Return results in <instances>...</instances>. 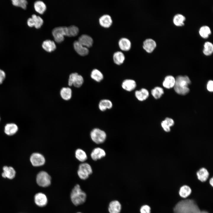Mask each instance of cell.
Returning a JSON list of instances; mask_svg holds the SVG:
<instances>
[{
	"mask_svg": "<svg viewBox=\"0 0 213 213\" xmlns=\"http://www.w3.org/2000/svg\"><path fill=\"white\" fill-rule=\"evenodd\" d=\"M201 211L196 201L189 198L182 199L173 209V213H200Z\"/></svg>",
	"mask_w": 213,
	"mask_h": 213,
	"instance_id": "1",
	"label": "cell"
},
{
	"mask_svg": "<svg viewBox=\"0 0 213 213\" xmlns=\"http://www.w3.org/2000/svg\"><path fill=\"white\" fill-rule=\"evenodd\" d=\"M191 83V80L188 76H179L175 78L174 90L179 94L185 95L189 91L188 86Z\"/></svg>",
	"mask_w": 213,
	"mask_h": 213,
	"instance_id": "2",
	"label": "cell"
},
{
	"mask_svg": "<svg viewBox=\"0 0 213 213\" xmlns=\"http://www.w3.org/2000/svg\"><path fill=\"white\" fill-rule=\"evenodd\" d=\"M71 201L75 206L83 204L86 201L87 196L81 189L79 184H76L72 189L70 195Z\"/></svg>",
	"mask_w": 213,
	"mask_h": 213,
	"instance_id": "3",
	"label": "cell"
},
{
	"mask_svg": "<svg viewBox=\"0 0 213 213\" xmlns=\"http://www.w3.org/2000/svg\"><path fill=\"white\" fill-rule=\"evenodd\" d=\"M90 135L92 141L97 144L104 142L106 138V134L104 130L99 128H94L91 132Z\"/></svg>",
	"mask_w": 213,
	"mask_h": 213,
	"instance_id": "4",
	"label": "cell"
},
{
	"mask_svg": "<svg viewBox=\"0 0 213 213\" xmlns=\"http://www.w3.org/2000/svg\"><path fill=\"white\" fill-rule=\"evenodd\" d=\"M36 182L40 186L42 187H47L51 184V178L47 172L42 171L37 175Z\"/></svg>",
	"mask_w": 213,
	"mask_h": 213,
	"instance_id": "5",
	"label": "cell"
},
{
	"mask_svg": "<svg viewBox=\"0 0 213 213\" xmlns=\"http://www.w3.org/2000/svg\"><path fill=\"white\" fill-rule=\"evenodd\" d=\"M93 172L91 166L87 163H83L79 166L77 174L81 179L85 180L87 179Z\"/></svg>",
	"mask_w": 213,
	"mask_h": 213,
	"instance_id": "6",
	"label": "cell"
},
{
	"mask_svg": "<svg viewBox=\"0 0 213 213\" xmlns=\"http://www.w3.org/2000/svg\"><path fill=\"white\" fill-rule=\"evenodd\" d=\"M67 28L65 26H59L53 30L52 35L56 42L60 43L64 40V36L66 35Z\"/></svg>",
	"mask_w": 213,
	"mask_h": 213,
	"instance_id": "7",
	"label": "cell"
},
{
	"mask_svg": "<svg viewBox=\"0 0 213 213\" xmlns=\"http://www.w3.org/2000/svg\"><path fill=\"white\" fill-rule=\"evenodd\" d=\"M84 82L83 77L77 72L71 73L69 77L68 84L70 86L73 85L76 88H79L83 85Z\"/></svg>",
	"mask_w": 213,
	"mask_h": 213,
	"instance_id": "8",
	"label": "cell"
},
{
	"mask_svg": "<svg viewBox=\"0 0 213 213\" xmlns=\"http://www.w3.org/2000/svg\"><path fill=\"white\" fill-rule=\"evenodd\" d=\"M30 161L32 165L34 167L43 166L45 162L44 156L38 153H33L30 156Z\"/></svg>",
	"mask_w": 213,
	"mask_h": 213,
	"instance_id": "9",
	"label": "cell"
},
{
	"mask_svg": "<svg viewBox=\"0 0 213 213\" xmlns=\"http://www.w3.org/2000/svg\"><path fill=\"white\" fill-rule=\"evenodd\" d=\"M137 86L135 81L131 79H126L124 80L121 84V87L124 90L128 92H131L134 90Z\"/></svg>",
	"mask_w": 213,
	"mask_h": 213,
	"instance_id": "10",
	"label": "cell"
},
{
	"mask_svg": "<svg viewBox=\"0 0 213 213\" xmlns=\"http://www.w3.org/2000/svg\"><path fill=\"white\" fill-rule=\"evenodd\" d=\"M34 202L38 206L43 207L46 206L48 203V199L46 195L41 192L36 193L34 197Z\"/></svg>",
	"mask_w": 213,
	"mask_h": 213,
	"instance_id": "11",
	"label": "cell"
},
{
	"mask_svg": "<svg viewBox=\"0 0 213 213\" xmlns=\"http://www.w3.org/2000/svg\"><path fill=\"white\" fill-rule=\"evenodd\" d=\"M106 155L104 150L100 147H96L93 149L91 154V159L94 161H96L102 159Z\"/></svg>",
	"mask_w": 213,
	"mask_h": 213,
	"instance_id": "12",
	"label": "cell"
},
{
	"mask_svg": "<svg viewBox=\"0 0 213 213\" xmlns=\"http://www.w3.org/2000/svg\"><path fill=\"white\" fill-rule=\"evenodd\" d=\"M156 46L155 41L151 38H147L143 42V48L148 53L153 52Z\"/></svg>",
	"mask_w": 213,
	"mask_h": 213,
	"instance_id": "13",
	"label": "cell"
},
{
	"mask_svg": "<svg viewBox=\"0 0 213 213\" xmlns=\"http://www.w3.org/2000/svg\"><path fill=\"white\" fill-rule=\"evenodd\" d=\"M135 96L138 101H143L147 99L148 98L149 92L146 89L142 88L135 91Z\"/></svg>",
	"mask_w": 213,
	"mask_h": 213,
	"instance_id": "14",
	"label": "cell"
},
{
	"mask_svg": "<svg viewBox=\"0 0 213 213\" xmlns=\"http://www.w3.org/2000/svg\"><path fill=\"white\" fill-rule=\"evenodd\" d=\"M121 209V204L119 201L116 200L111 201L108 207L109 213H120Z\"/></svg>",
	"mask_w": 213,
	"mask_h": 213,
	"instance_id": "15",
	"label": "cell"
},
{
	"mask_svg": "<svg viewBox=\"0 0 213 213\" xmlns=\"http://www.w3.org/2000/svg\"><path fill=\"white\" fill-rule=\"evenodd\" d=\"M3 172L1 175L3 178L12 179L15 177L16 171L12 167L4 166L3 167Z\"/></svg>",
	"mask_w": 213,
	"mask_h": 213,
	"instance_id": "16",
	"label": "cell"
},
{
	"mask_svg": "<svg viewBox=\"0 0 213 213\" xmlns=\"http://www.w3.org/2000/svg\"><path fill=\"white\" fill-rule=\"evenodd\" d=\"M197 179L201 182H205L208 180L209 175L207 170L204 168L200 169L196 173Z\"/></svg>",
	"mask_w": 213,
	"mask_h": 213,
	"instance_id": "17",
	"label": "cell"
},
{
	"mask_svg": "<svg viewBox=\"0 0 213 213\" xmlns=\"http://www.w3.org/2000/svg\"><path fill=\"white\" fill-rule=\"evenodd\" d=\"M192 190L188 185H184L181 186L178 191L179 196L182 199H187L191 194Z\"/></svg>",
	"mask_w": 213,
	"mask_h": 213,
	"instance_id": "18",
	"label": "cell"
},
{
	"mask_svg": "<svg viewBox=\"0 0 213 213\" xmlns=\"http://www.w3.org/2000/svg\"><path fill=\"white\" fill-rule=\"evenodd\" d=\"M81 45L86 47L92 46L93 43V40L90 36L83 34L81 35L78 41Z\"/></svg>",
	"mask_w": 213,
	"mask_h": 213,
	"instance_id": "19",
	"label": "cell"
},
{
	"mask_svg": "<svg viewBox=\"0 0 213 213\" xmlns=\"http://www.w3.org/2000/svg\"><path fill=\"white\" fill-rule=\"evenodd\" d=\"M113 104L112 101L107 99H104L101 100L98 104L99 109L102 112H104L107 109H111Z\"/></svg>",
	"mask_w": 213,
	"mask_h": 213,
	"instance_id": "20",
	"label": "cell"
},
{
	"mask_svg": "<svg viewBox=\"0 0 213 213\" xmlns=\"http://www.w3.org/2000/svg\"><path fill=\"white\" fill-rule=\"evenodd\" d=\"M74 47L76 51L81 56H85L88 53L89 50L87 48L81 45L78 41L74 42Z\"/></svg>",
	"mask_w": 213,
	"mask_h": 213,
	"instance_id": "21",
	"label": "cell"
},
{
	"mask_svg": "<svg viewBox=\"0 0 213 213\" xmlns=\"http://www.w3.org/2000/svg\"><path fill=\"white\" fill-rule=\"evenodd\" d=\"M18 128L16 124L14 123H8L4 127V132L8 135H12L15 134L17 131Z\"/></svg>",
	"mask_w": 213,
	"mask_h": 213,
	"instance_id": "22",
	"label": "cell"
},
{
	"mask_svg": "<svg viewBox=\"0 0 213 213\" xmlns=\"http://www.w3.org/2000/svg\"><path fill=\"white\" fill-rule=\"evenodd\" d=\"M99 23L102 27L108 28L112 25V21L111 17L107 14L103 15L99 19Z\"/></svg>",
	"mask_w": 213,
	"mask_h": 213,
	"instance_id": "23",
	"label": "cell"
},
{
	"mask_svg": "<svg viewBox=\"0 0 213 213\" xmlns=\"http://www.w3.org/2000/svg\"><path fill=\"white\" fill-rule=\"evenodd\" d=\"M30 21L32 27H34L36 28H40L43 23V19L39 16L35 14H33L30 17Z\"/></svg>",
	"mask_w": 213,
	"mask_h": 213,
	"instance_id": "24",
	"label": "cell"
},
{
	"mask_svg": "<svg viewBox=\"0 0 213 213\" xmlns=\"http://www.w3.org/2000/svg\"><path fill=\"white\" fill-rule=\"evenodd\" d=\"M119 46L122 50L128 51L131 47V43L129 39L125 38H121L119 41Z\"/></svg>",
	"mask_w": 213,
	"mask_h": 213,
	"instance_id": "25",
	"label": "cell"
},
{
	"mask_svg": "<svg viewBox=\"0 0 213 213\" xmlns=\"http://www.w3.org/2000/svg\"><path fill=\"white\" fill-rule=\"evenodd\" d=\"M175 83V78L172 75H168L166 77L162 84L163 86L167 89L174 87Z\"/></svg>",
	"mask_w": 213,
	"mask_h": 213,
	"instance_id": "26",
	"label": "cell"
},
{
	"mask_svg": "<svg viewBox=\"0 0 213 213\" xmlns=\"http://www.w3.org/2000/svg\"><path fill=\"white\" fill-rule=\"evenodd\" d=\"M90 76L93 80L97 82H101L104 78V76L102 73L96 69H94L92 71Z\"/></svg>",
	"mask_w": 213,
	"mask_h": 213,
	"instance_id": "27",
	"label": "cell"
},
{
	"mask_svg": "<svg viewBox=\"0 0 213 213\" xmlns=\"http://www.w3.org/2000/svg\"><path fill=\"white\" fill-rule=\"evenodd\" d=\"M113 60L114 63L117 65L122 64L125 59L123 53L120 51L115 52L113 55Z\"/></svg>",
	"mask_w": 213,
	"mask_h": 213,
	"instance_id": "28",
	"label": "cell"
},
{
	"mask_svg": "<svg viewBox=\"0 0 213 213\" xmlns=\"http://www.w3.org/2000/svg\"><path fill=\"white\" fill-rule=\"evenodd\" d=\"M42 46L45 50L49 52L54 51L56 48L54 42L50 40L44 41L42 43Z\"/></svg>",
	"mask_w": 213,
	"mask_h": 213,
	"instance_id": "29",
	"label": "cell"
},
{
	"mask_svg": "<svg viewBox=\"0 0 213 213\" xmlns=\"http://www.w3.org/2000/svg\"><path fill=\"white\" fill-rule=\"evenodd\" d=\"M60 95L62 98L64 100H68L72 97V90L69 87H63L60 91Z\"/></svg>",
	"mask_w": 213,
	"mask_h": 213,
	"instance_id": "30",
	"label": "cell"
},
{
	"mask_svg": "<svg viewBox=\"0 0 213 213\" xmlns=\"http://www.w3.org/2000/svg\"><path fill=\"white\" fill-rule=\"evenodd\" d=\"M34 7L35 11L40 14H43L46 9L45 4L40 0L34 2Z\"/></svg>",
	"mask_w": 213,
	"mask_h": 213,
	"instance_id": "31",
	"label": "cell"
},
{
	"mask_svg": "<svg viewBox=\"0 0 213 213\" xmlns=\"http://www.w3.org/2000/svg\"><path fill=\"white\" fill-rule=\"evenodd\" d=\"M185 19V17L184 15L181 14H177L174 16L173 21L175 25L181 26L184 25V22Z\"/></svg>",
	"mask_w": 213,
	"mask_h": 213,
	"instance_id": "32",
	"label": "cell"
},
{
	"mask_svg": "<svg viewBox=\"0 0 213 213\" xmlns=\"http://www.w3.org/2000/svg\"><path fill=\"white\" fill-rule=\"evenodd\" d=\"M76 158L79 161L84 162L87 159V156L85 152L83 150L78 149L75 152Z\"/></svg>",
	"mask_w": 213,
	"mask_h": 213,
	"instance_id": "33",
	"label": "cell"
},
{
	"mask_svg": "<svg viewBox=\"0 0 213 213\" xmlns=\"http://www.w3.org/2000/svg\"><path fill=\"white\" fill-rule=\"evenodd\" d=\"M203 52L206 56L211 55L213 52V44L210 42L206 41L204 45Z\"/></svg>",
	"mask_w": 213,
	"mask_h": 213,
	"instance_id": "34",
	"label": "cell"
},
{
	"mask_svg": "<svg viewBox=\"0 0 213 213\" xmlns=\"http://www.w3.org/2000/svg\"><path fill=\"white\" fill-rule=\"evenodd\" d=\"M199 33L200 36L203 38H207L211 34V31L210 28L207 25L201 26L199 29Z\"/></svg>",
	"mask_w": 213,
	"mask_h": 213,
	"instance_id": "35",
	"label": "cell"
},
{
	"mask_svg": "<svg viewBox=\"0 0 213 213\" xmlns=\"http://www.w3.org/2000/svg\"><path fill=\"white\" fill-rule=\"evenodd\" d=\"M151 94L153 97L156 99L160 98L163 94L164 91L163 89L159 87H156L151 90Z\"/></svg>",
	"mask_w": 213,
	"mask_h": 213,
	"instance_id": "36",
	"label": "cell"
},
{
	"mask_svg": "<svg viewBox=\"0 0 213 213\" xmlns=\"http://www.w3.org/2000/svg\"><path fill=\"white\" fill-rule=\"evenodd\" d=\"M79 29L75 25H71L67 27L66 36H76L79 32Z\"/></svg>",
	"mask_w": 213,
	"mask_h": 213,
	"instance_id": "37",
	"label": "cell"
},
{
	"mask_svg": "<svg viewBox=\"0 0 213 213\" xmlns=\"http://www.w3.org/2000/svg\"><path fill=\"white\" fill-rule=\"evenodd\" d=\"M12 4L15 7H20L23 9H26L28 4V1L26 0H12Z\"/></svg>",
	"mask_w": 213,
	"mask_h": 213,
	"instance_id": "38",
	"label": "cell"
},
{
	"mask_svg": "<svg viewBox=\"0 0 213 213\" xmlns=\"http://www.w3.org/2000/svg\"><path fill=\"white\" fill-rule=\"evenodd\" d=\"M151 208L150 206L147 204L142 205L140 208V213H151Z\"/></svg>",
	"mask_w": 213,
	"mask_h": 213,
	"instance_id": "39",
	"label": "cell"
},
{
	"mask_svg": "<svg viewBox=\"0 0 213 213\" xmlns=\"http://www.w3.org/2000/svg\"><path fill=\"white\" fill-rule=\"evenodd\" d=\"M161 125L163 130L165 132L168 133L170 131V127L165 120L161 122Z\"/></svg>",
	"mask_w": 213,
	"mask_h": 213,
	"instance_id": "40",
	"label": "cell"
},
{
	"mask_svg": "<svg viewBox=\"0 0 213 213\" xmlns=\"http://www.w3.org/2000/svg\"><path fill=\"white\" fill-rule=\"evenodd\" d=\"M6 75L5 72L0 69V85L5 80Z\"/></svg>",
	"mask_w": 213,
	"mask_h": 213,
	"instance_id": "41",
	"label": "cell"
},
{
	"mask_svg": "<svg viewBox=\"0 0 213 213\" xmlns=\"http://www.w3.org/2000/svg\"><path fill=\"white\" fill-rule=\"evenodd\" d=\"M207 89L208 91L212 92L213 91V81L212 80H209L207 84Z\"/></svg>",
	"mask_w": 213,
	"mask_h": 213,
	"instance_id": "42",
	"label": "cell"
},
{
	"mask_svg": "<svg viewBox=\"0 0 213 213\" xmlns=\"http://www.w3.org/2000/svg\"><path fill=\"white\" fill-rule=\"evenodd\" d=\"M164 120H166L170 127L174 125L175 122L173 119L167 117Z\"/></svg>",
	"mask_w": 213,
	"mask_h": 213,
	"instance_id": "43",
	"label": "cell"
},
{
	"mask_svg": "<svg viewBox=\"0 0 213 213\" xmlns=\"http://www.w3.org/2000/svg\"><path fill=\"white\" fill-rule=\"evenodd\" d=\"M209 183L210 186L213 187V178L212 177L211 178L209 181Z\"/></svg>",
	"mask_w": 213,
	"mask_h": 213,
	"instance_id": "44",
	"label": "cell"
},
{
	"mask_svg": "<svg viewBox=\"0 0 213 213\" xmlns=\"http://www.w3.org/2000/svg\"><path fill=\"white\" fill-rule=\"evenodd\" d=\"M200 213H209L208 211L206 210H201L200 212Z\"/></svg>",
	"mask_w": 213,
	"mask_h": 213,
	"instance_id": "45",
	"label": "cell"
},
{
	"mask_svg": "<svg viewBox=\"0 0 213 213\" xmlns=\"http://www.w3.org/2000/svg\"><path fill=\"white\" fill-rule=\"evenodd\" d=\"M77 213H82L80 212H77Z\"/></svg>",
	"mask_w": 213,
	"mask_h": 213,
	"instance_id": "46",
	"label": "cell"
},
{
	"mask_svg": "<svg viewBox=\"0 0 213 213\" xmlns=\"http://www.w3.org/2000/svg\"></svg>",
	"mask_w": 213,
	"mask_h": 213,
	"instance_id": "47",
	"label": "cell"
}]
</instances>
